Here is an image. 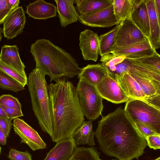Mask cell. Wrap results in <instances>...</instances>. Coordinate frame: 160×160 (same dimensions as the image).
<instances>
[{
    "mask_svg": "<svg viewBox=\"0 0 160 160\" xmlns=\"http://www.w3.org/2000/svg\"><path fill=\"white\" fill-rule=\"evenodd\" d=\"M12 126L11 120L0 118V127L7 138L9 136L10 130Z\"/></svg>",
    "mask_w": 160,
    "mask_h": 160,
    "instance_id": "38",
    "label": "cell"
},
{
    "mask_svg": "<svg viewBox=\"0 0 160 160\" xmlns=\"http://www.w3.org/2000/svg\"><path fill=\"white\" fill-rule=\"evenodd\" d=\"M127 59L136 63L160 73V56L157 52L152 56L135 59Z\"/></svg>",
    "mask_w": 160,
    "mask_h": 160,
    "instance_id": "29",
    "label": "cell"
},
{
    "mask_svg": "<svg viewBox=\"0 0 160 160\" xmlns=\"http://www.w3.org/2000/svg\"><path fill=\"white\" fill-rule=\"evenodd\" d=\"M18 51L16 45H4L1 48L0 60L27 77L25 71L26 67L21 59Z\"/></svg>",
    "mask_w": 160,
    "mask_h": 160,
    "instance_id": "20",
    "label": "cell"
},
{
    "mask_svg": "<svg viewBox=\"0 0 160 160\" xmlns=\"http://www.w3.org/2000/svg\"><path fill=\"white\" fill-rule=\"evenodd\" d=\"M3 32L2 29L1 28H0V42L1 41L2 38V33Z\"/></svg>",
    "mask_w": 160,
    "mask_h": 160,
    "instance_id": "44",
    "label": "cell"
},
{
    "mask_svg": "<svg viewBox=\"0 0 160 160\" xmlns=\"http://www.w3.org/2000/svg\"><path fill=\"white\" fill-rule=\"evenodd\" d=\"M79 40L80 48L84 59L96 62L99 50L98 34L91 30L86 29L80 33Z\"/></svg>",
    "mask_w": 160,
    "mask_h": 160,
    "instance_id": "13",
    "label": "cell"
},
{
    "mask_svg": "<svg viewBox=\"0 0 160 160\" xmlns=\"http://www.w3.org/2000/svg\"><path fill=\"white\" fill-rule=\"evenodd\" d=\"M76 91L83 114L87 119L94 120L101 115L102 98L95 86L79 79Z\"/></svg>",
    "mask_w": 160,
    "mask_h": 160,
    "instance_id": "5",
    "label": "cell"
},
{
    "mask_svg": "<svg viewBox=\"0 0 160 160\" xmlns=\"http://www.w3.org/2000/svg\"><path fill=\"white\" fill-rule=\"evenodd\" d=\"M12 125L15 133L20 138L21 142L27 144L33 151L46 148L47 144L38 132L23 120L14 119Z\"/></svg>",
    "mask_w": 160,
    "mask_h": 160,
    "instance_id": "7",
    "label": "cell"
},
{
    "mask_svg": "<svg viewBox=\"0 0 160 160\" xmlns=\"http://www.w3.org/2000/svg\"><path fill=\"white\" fill-rule=\"evenodd\" d=\"M30 52L36 62V68L56 82L62 78L68 80L78 76L82 68L76 60L49 40L41 39L31 45Z\"/></svg>",
    "mask_w": 160,
    "mask_h": 160,
    "instance_id": "3",
    "label": "cell"
},
{
    "mask_svg": "<svg viewBox=\"0 0 160 160\" xmlns=\"http://www.w3.org/2000/svg\"><path fill=\"white\" fill-rule=\"evenodd\" d=\"M112 160H116V159H112Z\"/></svg>",
    "mask_w": 160,
    "mask_h": 160,
    "instance_id": "47",
    "label": "cell"
},
{
    "mask_svg": "<svg viewBox=\"0 0 160 160\" xmlns=\"http://www.w3.org/2000/svg\"><path fill=\"white\" fill-rule=\"evenodd\" d=\"M108 74L101 63L88 64L82 68L79 79H82L95 86L99 83Z\"/></svg>",
    "mask_w": 160,
    "mask_h": 160,
    "instance_id": "22",
    "label": "cell"
},
{
    "mask_svg": "<svg viewBox=\"0 0 160 160\" xmlns=\"http://www.w3.org/2000/svg\"><path fill=\"white\" fill-rule=\"evenodd\" d=\"M156 52L147 38L144 41L131 45L122 47L115 46L111 53L126 58L135 59L152 56Z\"/></svg>",
    "mask_w": 160,
    "mask_h": 160,
    "instance_id": "12",
    "label": "cell"
},
{
    "mask_svg": "<svg viewBox=\"0 0 160 160\" xmlns=\"http://www.w3.org/2000/svg\"><path fill=\"white\" fill-rule=\"evenodd\" d=\"M148 103L160 110V93L146 97L143 100Z\"/></svg>",
    "mask_w": 160,
    "mask_h": 160,
    "instance_id": "39",
    "label": "cell"
},
{
    "mask_svg": "<svg viewBox=\"0 0 160 160\" xmlns=\"http://www.w3.org/2000/svg\"><path fill=\"white\" fill-rule=\"evenodd\" d=\"M130 99H142L146 96L140 87L129 73L113 78Z\"/></svg>",
    "mask_w": 160,
    "mask_h": 160,
    "instance_id": "18",
    "label": "cell"
},
{
    "mask_svg": "<svg viewBox=\"0 0 160 160\" xmlns=\"http://www.w3.org/2000/svg\"><path fill=\"white\" fill-rule=\"evenodd\" d=\"M12 10L7 5V0H0V25Z\"/></svg>",
    "mask_w": 160,
    "mask_h": 160,
    "instance_id": "37",
    "label": "cell"
},
{
    "mask_svg": "<svg viewBox=\"0 0 160 160\" xmlns=\"http://www.w3.org/2000/svg\"><path fill=\"white\" fill-rule=\"evenodd\" d=\"M124 110L133 122L142 123L160 134V110L142 99H129Z\"/></svg>",
    "mask_w": 160,
    "mask_h": 160,
    "instance_id": "6",
    "label": "cell"
},
{
    "mask_svg": "<svg viewBox=\"0 0 160 160\" xmlns=\"http://www.w3.org/2000/svg\"><path fill=\"white\" fill-rule=\"evenodd\" d=\"M1 106L6 113L8 119L10 120L23 116L22 110Z\"/></svg>",
    "mask_w": 160,
    "mask_h": 160,
    "instance_id": "36",
    "label": "cell"
},
{
    "mask_svg": "<svg viewBox=\"0 0 160 160\" xmlns=\"http://www.w3.org/2000/svg\"><path fill=\"white\" fill-rule=\"evenodd\" d=\"M76 147L72 137L60 140L56 142L43 160H68Z\"/></svg>",
    "mask_w": 160,
    "mask_h": 160,
    "instance_id": "19",
    "label": "cell"
},
{
    "mask_svg": "<svg viewBox=\"0 0 160 160\" xmlns=\"http://www.w3.org/2000/svg\"><path fill=\"white\" fill-rule=\"evenodd\" d=\"M61 26L65 27L76 22L80 15L74 6V0H54Z\"/></svg>",
    "mask_w": 160,
    "mask_h": 160,
    "instance_id": "17",
    "label": "cell"
},
{
    "mask_svg": "<svg viewBox=\"0 0 160 160\" xmlns=\"http://www.w3.org/2000/svg\"><path fill=\"white\" fill-rule=\"evenodd\" d=\"M113 0H76L77 11L80 15L92 13L112 5Z\"/></svg>",
    "mask_w": 160,
    "mask_h": 160,
    "instance_id": "24",
    "label": "cell"
},
{
    "mask_svg": "<svg viewBox=\"0 0 160 160\" xmlns=\"http://www.w3.org/2000/svg\"><path fill=\"white\" fill-rule=\"evenodd\" d=\"M155 12L159 23L160 22V0H154Z\"/></svg>",
    "mask_w": 160,
    "mask_h": 160,
    "instance_id": "41",
    "label": "cell"
},
{
    "mask_svg": "<svg viewBox=\"0 0 160 160\" xmlns=\"http://www.w3.org/2000/svg\"><path fill=\"white\" fill-rule=\"evenodd\" d=\"M7 138L0 127V144L2 145L6 144Z\"/></svg>",
    "mask_w": 160,
    "mask_h": 160,
    "instance_id": "42",
    "label": "cell"
},
{
    "mask_svg": "<svg viewBox=\"0 0 160 160\" xmlns=\"http://www.w3.org/2000/svg\"><path fill=\"white\" fill-rule=\"evenodd\" d=\"M53 134L52 141L57 142L72 137L84 122L73 83L62 78L48 86Z\"/></svg>",
    "mask_w": 160,
    "mask_h": 160,
    "instance_id": "2",
    "label": "cell"
},
{
    "mask_svg": "<svg viewBox=\"0 0 160 160\" xmlns=\"http://www.w3.org/2000/svg\"><path fill=\"white\" fill-rule=\"evenodd\" d=\"M149 18L150 35L148 39L156 50L160 47V23L155 12L154 0H146Z\"/></svg>",
    "mask_w": 160,
    "mask_h": 160,
    "instance_id": "21",
    "label": "cell"
},
{
    "mask_svg": "<svg viewBox=\"0 0 160 160\" xmlns=\"http://www.w3.org/2000/svg\"><path fill=\"white\" fill-rule=\"evenodd\" d=\"M131 17L136 26L148 38L150 30L146 0H135Z\"/></svg>",
    "mask_w": 160,
    "mask_h": 160,
    "instance_id": "15",
    "label": "cell"
},
{
    "mask_svg": "<svg viewBox=\"0 0 160 160\" xmlns=\"http://www.w3.org/2000/svg\"><path fill=\"white\" fill-rule=\"evenodd\" d=\"M121 22L109 32L99 37V54L101 56L111 53L115 44V38Z\"/></svg>",
    "mask_w": 160,
    "mask_h": 160,
    "instance_id": "25",
    "label": "cell"
},
{
    "mask_svg": "<svg viewBox=\"0 0 160 160\" xmlns=\"http://www.w3.org/2000/svg\"><path fill=\"white\" fill-rule=\"evenodd\" d=\"M133 123L137 130L145 138L149 136L158 133L149 127L142 123L136 122Z\"/></svg>",
    "mask_w": 160,
    "mask_h": 160,
    "instance_id": "35",
    "label": "cell"
},
{
    "mask_svg": "<svg viewBox=\"0 0 160 160\" xmlns=\"http://www.w3.org/2000/svg\"><path fill=\"white\" fill-rule=\"evenodd\" d=\"M154 160H160V157H159L158 158H156Z\"/></svg>",
    "mask_w": 160,
    "mask_h": 160,
    "instance_id": "45",
    "label": "cell"
},
{
    "mask_svg": "<svg viewBox=\"0 0 160 160\" xmlns=\"http://www.w3.org/2000/svg\"><path fill=\"white\" fill-rule=\"evenodd\" d=\"M129 74L138 83L146 97H149L157 93H160V83L135 74Z\"/></svg>",
    "mask_w": 160,
    "mask_h": 160,
    "instance_id": "28",
    "label": "cell"
},
{
    "mask_svg": "<svg viewBox=\"0 0 160 160\" xmlns=\"http://www.w3.org/2000/svg\"><path fill=\"white\" fill-rule=\"evenodd\" d=\"M57 7L43 0L36 1L26 7L27 13L35 19L46 20L57 15Z\"/></svg>",
    "mask_w": 160,
    "mask_h": 160,
    "instance_id": "16",
    "label": "cell"
},
{
    "mask_svg": "<svg viewBox=\"0 0 160 160\" xmlns=\"http://www.w3.org/2000/svg\"><path fill=\"white\" fill-rule=\"evenodd\" d=\"M45 76L40 69L35 68L29 74L27 85L32 109L38 123L42 130L51 137L53 129Z\"/></svg>",
    "mask_w": 160,
    "mask_h": 160,
    "instance_id": "4",
    "label": "cell"
},
{
    "mask_svg": "<svg viewBox=\"0 0 160 160\" xmlns=\"http://www.w3.org/2000/svg\"><path fill=\"white\" fill-rule=\"evenodd\" d=\"M0 105L21 110V104L18 99L10 94L0 96Z\"/></svg>",
    "mask_w": 160,
    "mask_h": 160,
    "instance_id": "32",
    "label": "cell"
},
{
    "mask_svg": "<svg viewBox=\"0 0 160 160\" xmlns=\"http://www.w3.org/2000/svg\"><path fill=\"white\" fill-rule=\"evenodd\" d=\"M1 146H0V155L1 154Z\"/></svg>",
    "mask_w": 160,
    "mask_h": 160,
    "instance_id": "46",
    "label": "cell"
},
{
    "mask_svg": "<svg viewBox=\"0 0 160 160\" xmlns=\"http://www.w3.org/2000/svg\"><path fill=\"white\" fill-rule=\"evenodd\" d=\"M92 121L84 122L73 133L72 137L75 140L76 145L87 144L93 146L95 145V132L92 129Z\"/></svg>",
    "mask_w": 160,
    "mask_h": 160,
    "instance_id": "23",
    "label": "cell"
},
{
    "mask_svg": "<svg viewBox=\"0 0 160 160\" xmlns=\"http://www.w3.org/2000/svg\"><path fill=\"white\" fill-rule=\"evenodd\" d=\"M25 12L22 7L12 10L3 23V33L8 39H12L22 32L26 22Z\"/></svg>",
    "mask_w": 160,
    "mask_h": 160,
    "instance_id": "11",
    "label": "cell"
},
{
    "mask_svg": "<svg viewBox=\"0 0 160 160\" xmlns=\"http://www.w3.org/2000/svg\"><path fill=\"white\" fill-rule=\"evenodd\" d=\"M147 145L154 150L160 148V134L157 133L149 136L145 138Z\"/></svg>",
    "mask_w": 160,
    "mask_h": 160,
    "instance_id": "34",
    "label": "cell"
},
{
    "mask_svg": "<svg viewBox=\"0 0 160 160\" xmlns=\"http://www.w3.org/2000/svg\"><path fill=\"white\" fill-rule=\"evenodd\" d=\"M95 135L100 149L119 160H138L147 146L124 109L119 107L98 122Z\"/></svg>",
    "mask_w": 160,
    "mask_h": 160,
    "instance_id": "1",
    "label": "cell"
},
{
    "mask_svg": "<svg viewBox=\"0 0 160 160\" xmlns=\"http://www.w3.org/2000/svg\"><path fill=\"white\" fill-rule=\"evenodd\" d=\"M0 88L17 92L25 89L20 83L0 69Z\"/></svg>",
    "mask_w": 160,
    "mask_h": 160,
    "instance_id": "30",
    "label": "cell"
},
{
    "mask_svg": "<svg viewBox=\"0 0 160 160\" xmlns=\"http://www.w3.org/2000/svg\"><path fill=\"white\" fill-rule=\"evenodd\" d=\"M78 20L84 25L93 27L109 28L120 23L115 15L112 4L96 12L80 15Z\"/></svg>",
    "mask_w": 160,
    "mask_h": 160,
    "instance_id": "8",
    "label": "cell"
},
{
    "mask_svg": "<svg viewBox=\"0 0 160 160\" xmlns=\"http://www.w3.org/2000/svg\"><path fill=\"white\" fill-rule=\"evenodd\" d=\"M101 57V64L106 68L108 74L113 78L116 76H121L128 72L129 62L125 57L111 53Z\"/></svg>",
    "mask_w": 160,
    "mask_h": 160,
    "instance_id": "14",
    "label": "cell"
},
{
    "mask_svg": "<svg viewBox=\"0 0 160 160\" xmlns=\"http://www.w3.org/2000/svg\"><path fill=\"white\" fill-rule=\"evenodd\" d=\"M100 153L94 147H76L68 160H102Z\"/></svg>",
    "mask_w": 160,
    "mask_h": 160,
    "instance_id": "27",
    "label": "cell"
},
{
    "mask_svg": "<svg viewBox=\"0 0 160 160\" xmlns=\"http://www.w3.org/2000/svg\"><path fill=\"white\" fill-rule=\"evenodd\" d=\"M0 69L20 83L23 87L27 85L28 78L0 60Z\"/></svg>",
    "mask_w": 160,
    "mask_h": 160,
    "instance_id": "31",
    "label": "cell"
},
{
    "mask_svg": "<svg viewBox=\"0 0 160 160\" xmlns=\"http://www.w3.org/2000/svg\"><path fill=\"white\" fill-rule=\"evenodd\" d=\"M8 158L11 160H32L31 154L27 151L22 152L11 148Z\"/></svg>",
    "mask_w": 160,
    "mask_h": 160,
    "instance_id": "33",
    "label": "cell"
},
{
    "mask_svg": "<svg viewBox=\"0 0 160 160\" xmlns=\"http://www.w3.org/2000/svg\"><path fill=\"white\" fill-rule=\"evenodd\" d=\"M95 87L102 98L112 103L119 104L130 99L116 81L108 74Z\"/></svg>",
    "mask_w": 160,
    "mask_h": 160,
    "instance_id": "10",
    "label": "cell"
},
{
    "mask_svg": "<svg viewBox=\"0 0 160 160\" xmlns=\"http://www.w3.org/2000/svg\"><path fill=\"white\" fill-rule=\"evenodd\" d=\"M121 23L115 37V46H126L142 41L148 38L133 22L131 17Z\"/></svg>",
    "mask_w": 160,
    "mask_h": 160,
    "instance_id": "9",
    "label": "cell"
},
{
    "mask_svg": "<svg viewBox=\"0 0 160 160\" xmlns=\"http://www.w3.org/2000/svg\"><path fill=\"white\" fill-rule=\"evenodd\" d=\"M20 3L19 0H7V4L8 6L13 10L18 6Z\"/></svg>",
    "mask_w": 160,
    "mask_h": 160,
    "instance_id": "40",
    "label": "cell"
},
{
    "mask_svg": "<svg viewBox=\"0 0 160 160\" xmlns=\"http://www.w3.org/2000/svg\"><path fill=\"white\" fill-rule=\"evenodd\" d=\"M0 118L8 119L4 110L0 105Z\"/></svg>",
    "mask_w": 160,
    "mask_h": 160,
    "instance_id": "43",
    "label": "cell"
},
{
    "mask_svg": "<svg viewBox=\"0 0 160 160\" xmlns=\"http://www.w3.org/2000/svg\"><path fill=\"white\" fill-rule=\"evenodd\" d=\"M135 0H113L114 12L117 20L120 22L130 17Z\"/></svg>",
    "mask_w": 160,
    "mask_h": 160,
    "instance_id": "26",
    "label": "cell"
}]
</instances>
